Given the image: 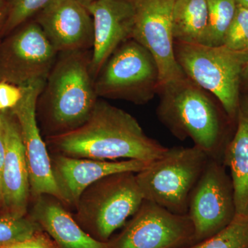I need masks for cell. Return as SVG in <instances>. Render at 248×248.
I'll return each instance as SVG.
<instances>
[{
	"label": "cell",
	"mask_w": 248,
	"mask_h": 248,
	"mask_svg": "<svg viewBox=\"0 0 248 248\" xmlns=\"http://www.w3.org/2000/svg\"><path fill=\"white\" fill-rule=\"evenodd\" d=\"M49 143L58 154L102 161L135 159L151 163L169 148L149 138L133 116L99 99L83 125L51 135Z\"/></svg>",
	"instance_id": "6da1fadb"
},
{
	"label": "cell",
	"mask_w": 248,
	"mask_h": 248,
	"mask_svg": "<svg viewBox=\"0 0 248 248\" xmlns=\"http://www.w3.org/2000/svg\"><path fill=\"white\" fill-rule=\"evenodd\" d=\"M158 118L170 133L184 141L190 139L210 159L223 161V116L214 96L187 77L160 87Z\"/></svg>",
	"instance_id": "7a4b0ae2"
},
{
	"label": "cell",
	"mask_w": 248,
	"mask_h": 248,
	"mask_svg": "<svg viewBox=\"0 0 248 248\" xmlns=\"http://www.w3.org/2000/svg\"><path fill=\"white\" fill-rule=\"evenodd\" d=\"M87 50L59 53L40 97L42 110L54 135L79 128L99 100Z\"/></svg>",
	"instance_id": "3957f363"
},
{
	"label": "cell",
	"mask_w": 248,
	"mask_h": 248,
	"mask_svg": "<svg viewBox=\"0 0 248 248\" xmlns=\"http://www.w3.org/2000/svg\"><path fill=\"white\" fill-rule=\"evenodd\" d=\"M174 54L185 76L213 94L228 118L236 120L248 52L174 42Z\"/></svg>",
	"instance_id": "277c9868"
},
{
	"label": "cell",
	"mask_w": 248,
	"mask_h": 248,
	"mask_svg": "<svg viewBox=\"0 0 248 248\" xmlns=\"http://www.w3.org/2000/svg\"><path fill=\"white\" fill-rule=\"evenodd\" d=\"M209 159L195 146L168 148L162 156L136 173L143 199L171 213L187 215L191 194Z\"/></svg>",
	"instance_id": "5b68a950"
},
{
	"label": "cell",
	"mask_w": 248,
	"mask_h": 248,
	"mask_svg": "<svg viewBox=\"0 0 248 248\" xmlns=\"http://www.w3.org/2000/svg\"><path fill=\"white\" fill-rule=\"evenodd\" d=\"M143 201L136 173L111 174L83 192L76 205L77 219L94 239L108 242L138 211Z\"/></svg>",
	"instance_id": "8992f818"
},
{
	"label": "cell",
	"mask_w": 248,
	"mask_h": 248,
	"mask_svg": "<svg viewBox=\"0 0 248 248\" xmlns=\"http://www.w3.org/2000/svg\"><path fill=\"white\" fill-rule=\"evenodd\" d=\"M94 87L98 97L144 105L159 93L157 63L145 47L129 39L108 59L94 79Z\"/></svg>",
	"instance_id": "52a82bcc"
},
{
	"label": "cell",
	"mask_w": 248,
	"mask_h": 248,
	"mask_svg": "<svg viewBox=\"0 0 248 248\" xmlns=\"http://www.w3.org/2000/svg\"><path fill=\"white\" fill-rule=\"evenodd\" d=\"M187 215L193 225V244L219 232L234 219L232 184L221 161L209 159L191 194Z\"/></svg>",
	"instance_id": "ba28073f"
},
{
	"label": "cell",
	"mask_w": 248,
	"mask_h": 248,
	"mask_svg": "<svg viewBox=\"0 0 248 248\" xmlns=\"http://www.w3.org/2000/svg\"><path fill=\"white\" fill-rule=\"evenodd\" d=\"M58 55L38 24L29 23L0 47V81L22 87L46 81Z\"/></svg>",
	"instance_id": "9c48e42d"
},
{
	"label": "cell",
	"mask_w": 248,
	"mask_h": 248,
	"mask_svg": "<svg viewBox=\"0 0 248 248\" xmlns=\"http://www.w3.org/2000/svg\"><path fill=\"white\" fill-rule=\"evenodd\" d=\"M194 228L188 215L171 213L144 200L111 248H180L193 244Z\"/></svg>",
	"instance_id": "30bf717a"
},
{
	"label": "cell",
	"mask_w": 248,
	"mask_h": 248,
	"mask_svg": "<svg viewBox=\"0 0 248 248\" xmlns=\"http://www.w3.org/2000/svg\"><path fill=\"white\" fill-rule=\"evenodd\" d=\"M135 23L132 39L145 47L156 60L160 87L184 78L174 54L172 11L174 0H132Z\"/></svg>",
	"instance_id": "8fae6325"
},
{
	"label": "cell",
	"mask_w": 248,
	"mask_h": 248,
	"mask_svg": "<svg viewBox=\"0 0 248 248\" xmlns=\"http://www.w3.org/2000/svg\"><path fill=\"white\" fill-rule=\"evenodd\" d=\"M45 83L46 81H35L21 87L22 97L11 110L20 128L29 169L31 193L36 197L50 196L62 202L53 176L51 159L37 124V103Z\"/></svg>",
	"instance_id": "7c38bea8"
},
{
	"label": "cell",
	"mask_w": 248,
	"mask_h": 248,
	"mask_svg": "<svg viewBox=\"0 0 248 248\" xmlns=\"http://www.w3.org/2000/svg\"><path fill=\"white\" fill-rule=\"evenodd\" d=\"M37 14L36 22L58 53L92 48V17L78 0H53Z\"/></svg>",
	"instance_id": "4fadbf2b"
},
{
	"label": "cell",
	"mask_w": 248,
	"mask_h": 248,
	"mask_svg": "<svg viewBox=\"0 0 248 248\" xmlns=\"http://www.w3.org/2000/svg\"><path fill=\"white\" fill-rule=\"evenodd\" d=\"M86 9L93 22L91 71L95 79L116 49L132 38L135 7L132 0H94Z\"/></svg>",
	"instance_id": "5bb4252c"
},
{
	"label": "cell",
	"mask_w": 248,
	"mask_h": 248,
	"mask_svg": "<svg viewBox=\"0 0 248 248\" xmlns=\"http://www.w3.org/2000/svg\"><path fill=\"white\" fill-rule=\"evenodd\" d=\"M51 164L62 203L76 207L83 192L94 183L117 173L140 172L150 163L135 159L102 161L58 154L52 158Z\"/></svg>",
	"instance_id": "9a60e30c"
},
{
	"label": "cell",
	"mask_w": 248,
	"mask_h": 248,
	"mask_svg": "<svg viewBox=\"0 0 248 248\" xmlns=\"http://www.w3.org/2000/svg\"><path fill=\"white\" fill-rule=\"evenodd\" d=\"M0 117L6 141V156L1 177L2 205L6 212L26 215L31 185L20 128L11 110L0 112Z\"/></svg>",
	"instance_id": "2e32d148"
},
{
	"label": "cell",
	"mask_w": 248,
	"mask_h": 248,
	"mask_svg": "<svg viewBox=\"0 0 248 248\" xmlns=\"http://www.w3.org/2000/svg\"><path fill=\"white\" fill-rule=\"evenodd\" d=\"M37 198L32 218L58 248H111L110 241H98L82 229L60 202L46 199L45 195Z\"/></svg>",
	"instance_id": "e0dca14e"
},
{
	"label": "cell",
	"mask_w": 248,
	"mask_h": 248,
	"mask_svg": "<svg viewBox=\"0 0 248 248\" xmlns=\"http://www.w3.org/2000/svg\"><path fill=\"white\" fill-rule=\"evenodd\" d=\"M223 162L231 170L236 215H248V96L240 99L236 132Z\"/></svg>",
	"instance_id": "ac0fdd59"
},
{
	"label": "cell",
	"mask_w": 248,
	"mask_h": 248,
	"mask_svg": "<svg viewBox=\"0 0 248 248\" xmlns=\"http://www.w3.org/2000/svg\"><path fill=\"white\" fill-rule=\"evenodd\" d=\"M208 27V0H174V42L203 45Z\"/></svg>",
	"instance_id": "d6986e66"
},
{
	"label": "cell",
	"mask_w": 248,
	"mask_h": 248,
	"mask_svg": "<svg viewBox=\"0 0 248 248\" xmlns=\"http://www.w3.org/2000/svg\"><path fill=\"white\" fill-rule=\"evenodd\" d=\"M236 6L234 0H208V27L203 45H223Z\"/></svg>",
	"instance_id": "ffe728a7"
},
{
	"label": "cell",
	"mask_w": 248,
	"mask_h": 248,
	"mask_svg": "<svg viewBox=\"0 0 248 248\" xmlns=\"http://www.w3.org/2000/svg\"><path fill=\"white\" fill-rule=\"evenodd\" d=\"M180 248H248V215H236L231 223L219 232Z\"/></svg>",
	"instance_id": "44dd1931"
},
{
	"label": "cell",
	"mask_w": 248,
	"mask_h": 248,
	"mask_svg": "<svg viewBox=\"0 0 248 248\" xmlns=\"http://www.w3.org/2000/svg\"><path fill=\"white\" fill-rule=\"evenodd\" d=\"M42 231L33 218L6 212L0 216V248L27 241Z\"/></svg>",
	"instance_id": "7402d4cb"
},
{
	"label": "cell",
	"mask_w": 248,
	"mask_h": 248,
	"mask_svg": "<svg viewBox=\"0 0 248 248\" xmlns=\"http://www.w3.org/2000/svg\"><path fill=\"white\" fill-rule=\"evenodd\" d=\"M53 0H11L4 19V31L14 30L34 15L38 14Z\"/></svg>",
	"instance_id": "603a6c76"
},
{
	"label": "cell",
	"mask_w": 248,
	"mask_h": 248,
	"mask_svg": "<svg viewBox=\"0 0 248 248\" xmlns=\"http://www.w3.org/2000/svg\"><path fill=\"white\" fill-rule=\"evenodd\" d=\"M223 45L235 51L248 52V8L236 6Z\"/></svg>",
	"instance_id": "cb8c5ba5"
},
{
	"label": "cell",
	"mask_w": 248,
	"mask_h": 248,
	"mask_svg": "<svg viewBox=\"0 0 248 248\" xmlns=\"http://www.w3.org/2000/svg\"><path fill=\"white\" fill-rule=\"evenodd\" d=\"M22 96V88L0 81V112L14 108Z\"/></svg>",
	"instance_id": "d4e9b609"
},
{
	"label": "cell",
	"mask_w": 248,
	"mask_h": 248,
	"mask_svg": "<svg viewBox=\"0 0 248 248\" xmlns=\"http://www.w3.org/2000/svg\"><path fill=\"white\" fill-rule=\"evenodd\" d=\"M2 248H58L57 245L43 231L27 241Z\"/></svg>",
	"instance_id": "484cf974"
},
{
	"label": "cell",
	"mask_w": 248,
	"mask_h": 248,
	"mask_svg": "<svg viewBox=\"0 0 248 248\" xmlns=\"http://www.w3.org/2000/svg\"><path fill=\"white\" fill-rule=\"evenodd\" d=\"M5 156H6V141L4 125L0 117V204H2V190H1V177L4 168Z\"/></svg>",
	"instance_id": "4316f807"
},
{
	"label": "cell",
	"mask_w": 248,
	"mask_h": 248,
	"mask_svg": "<svg viewBox=\"0 0 248 248\" xmlns=\"http://www.w3.org/2000/svg\"><path fill=\"white\" fill-rule=\"evenodd\" d=\"M242 81H244L248 86V62L245 66L244 71H243Z\"/></svg>",
	"instance_id": "83f0119b"
},
{
	"label": "cell",
	"mask_w": 248,
	"mask_h": 248,
	"mask_svg": "<svg viewBox=\"0 0 248 248\" xmlns=\"http://www.w3.org/2000/svg\"><path fill=\"white\" fill-rule=\"evenodd\" d=\"M234 1L238 6L248 8V0H234Z\"/></svg>",
	"instance_id": "f1b7e54d"
},
{
	"label": "cell",
	"mask_w": 248,
	"mask_h": 248,
	"mask_svg": "<svg viewBox=\"0 0 248 248\" xmlns=\"http://www.w3.org/2000/svg\"><path fill=\"white\" fill-rule=\"evenodd\" d=\"M78 1L86 8L88 7L90 4H92L94 0H78Z\"/></svg>",
	"instance_id": "f546056e"
},
{
	"label": "cell",
	"mask_w": 248,
	"mask_h": 248,
	"mask_svg": "<svg viewBox=\"0 0 248 248\" xmlns=\"http://www.w3.org/2000/svg\"><path fill=\"white\" fill-rule=\"evenodd\" d=\"M5 17H6V14H5L4 11L2 9H0V24L2 22H4Z\"/></svg>",
	"instance_id": "4dcf8cb0"
},
{
	"label": "cell",
	"mask_w": 248,
	"mask_h": 248,
	"mask_svg": "<svg viewBox=\"0 0 248 248\" xmlns=\"http://www.w3.org/2000/svg\"><path fill=\"white\" fill-rule=\"evenodd\" d=\"M3 0H0V9H1V5H2Z\"/></svg>",
	"instance_id": "1f68e13d"
}]
</instances>
